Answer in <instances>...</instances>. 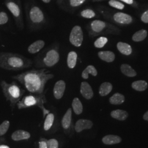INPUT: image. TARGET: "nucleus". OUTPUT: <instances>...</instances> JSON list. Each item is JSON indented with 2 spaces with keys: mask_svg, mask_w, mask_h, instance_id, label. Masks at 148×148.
Listing matches in <instances>:
<instances>
[{
  "mask_svg": "<svg viewBox=\"0 0 148 148\" xmlns=\"http://www.w3.org/2000/svg\"><path fill=\"white\" fill-rule=\"evenodd\" d=\"M43 2H44V3H49L50 2H51V0H42Z\"/></svg>",
  "mask_w": 148,
  "mask_h": 148,
  "instance_id": "nucleus-42",
  "label": "nucleus"
},
{
  "mask_svg": "<svg viewBox=\"0 0 148 148\" xmlns=\"http://www.w3.org/2000/svg\"><path fill=\"white\" fill-rule=\"evenodd\" d=\"M45 46V42L41 40H37L32 43L28 48L27 51L30 54H36L41 51Z\"/></svg>",
  "mask_w": 148,
  "mask_h": 148,
  "instance_id": "nucleus-14",
  "label": "nucleus"
},
{
  "mask_svg": "<svg viewBox=\"0 0 148 148\" xmlns=\"http://www.w3.org/2000/svg\"><path fill=\"white\" fill-rule=\"evenodd\" d=\"M110 115L112 118L116 119L117 120L125 121L128 116V114L126 111L117 109L111 111Z\"/></svg>",
  "mask_w": 148,
  "mask_h": 148,
  "instance_id": "nucleus-19",
  "label": "nucleus"
},
{
  "mask_svg": "<svg viewBox=\"0 0 148 148\" xmlns=\"http://www.w3.org/2000/svg\"><path fill=\"white\" fill-rule=\"evenodd\" d=\"M121 140L122 139L120 137L112 134L106 135L102 138L103 143L106 145L116 144L120 143Z\"/></svg>",
  "mask_w": 148,
  "mask_h": 148,
  "instance_id": "nucleus-17",
  "label": "nucleus"
},
{
  "mask_svg": "<svg viewBox=\"0 0 148 148\" xmlns=\"http://www.w3.org/2000/svg\"><path fill=\"white\" fill-rule=\"evenodd\" d=\"M86 0H69L68 3L70 7L72 8H76L82 5L85 3Z\"/></svg>",
  "mask_w": 148,
  "mask_h": 148,
  "instance_id": "nucleus-34",
  "label": "nucleus"
},
{
  "mask_svg": "<svg viewBox=\"0 0 148 148\" xmlns=\"http://www.w3.org/2000/svg\"><path fill=\"white\" fill-rule=\"evenodd\" d=\"M143 119L148 121V110L143 115Z\"/></svg>",
  "mask_w": 148,
  "mask_h": 148,
  "instance_id": "nucleus-40",
  "label": "nucleus"
},
{
  "mask_svg": "<svg viewBox=\"0 0 148 148\" xmlns=\"http://www.w3.org/2000/svg\"><path fill=\"white\" fill-rule=\"evenodd\" d=\"M72 106L74 112L76 115L81 114L83 111V106L78 98H75L72 102Z\"/></svg>",
  "mask_w": 148,
  "mask_h": 148,
  "instance_id": "nucleus-27",
  "label": "nucleus"
},
{
  "mask_svg": "<svg viewBox=\"0 0 148 148\" xmlns=\"http://www.w3.org/2000/svg\"><path fill=\"white\" fill-rule=\"evenodd\" d=\"M1 85L7 100L10 101L12 104H15L19 101L24 93V90H21L15 82L8 84L5 81H2Z\"/></svg>",
  "mask_w": 148,
  "mask_h": 148,
  "instance_id": "nucleus-5",
  "label": "nucleus"
},
{
  "mask_svg": "<svg viewBox=\"0 0 148 148\" xmlns=\"http://www.w3.org/2000/svg\"><path fill=\"white\" fill-rule=\"evenodd\" d=\"M109 26L104 21L100 20L93 21L90 23V26L88 28L89 35L90 37H94L104 34L105 32H109L110 27L106 29Z\"/></svg>",
  "mask_w": 148,
  "mask_h": 148,
  "instance_id": "nucleus-7",
  "label": "nucleus"
},
{
  "mask_svg": "<svg viewBox=\"0 0 148 148\" xmlns=\"http://www.w3.org/2000/svg\"><path fill=\"white\" fill-rule=\"evenodd\" d=\"M98 56L101 60L107 63L112 62L115 59V55L110 51H100L98 53Z\"/></svg>",
  "mask_w": 148,
  "mask_h": 148,
  "instance_id": "nucleus-16",
  "label": "nucleus"
},
{
  "mask_svg": "<svg viewBox=\"0 0 148 148\" xmlns=\"http://www.w3.org/2000/svg\"><path fill=\"white\" fill-rule=\"evenodd\" d=\"M60 60L59 46L54 43L39 53L35 58V66L39 69L51 68Z\"/></svg>",
  "mask_w": 148,
  "mask_h": 148,
  "instance_id": "nucleus-3",
  "label": "nucleus"
},
{
  "mask_svg": "<svg viewBox=\"0 0 148 148\" xmlns=\"http://www.w3.org/2000/svg\"><path fill=\"white\" fill-rule=\"evenodd\" d=\"M54 120V116L53 114H49L46 117L44 123V129L45 131L49 130L52 126Z\"/></svg>",
  "mask_w": 148,
  "mask_h": 148,
  "instance_id": "nucleus-29",
  "label": "nucleus"
},
{
  "mask_svg": "<svg viewBox=\"0 0 148 148\" xmlns=\"http://www.w3.org/2000/svg\"><path fill=\"white\" fill-rule=\"evenodd\" d=\"M114 20L121 24H130L132 22V18L129 14L122 12H117L113 16Z\"/></svg>",
  "mask_w": 148,
  "mask_h": 148,
  "instance_id": "nucleus-12",
  "label": "nucleus"
},
{
  "mask_svg": "<svg viewBox=\"0 0 148 148\" xmlns=\"http://www.w3.org/2000/svg\"><path fill=\"white\" fill-rule=\"evenodd\" d=\"M122 2H123L129 5H133V7H137V3L134 0H120Z\"/></svg>",
  "mask_w": 148,
  "mask_h": 148,
  "instance_id": "nucleus-38",
  "label": "nucleus"
},
{
  "mask_svg": "<svg viewBox=\"0 0 148 148\" xmlns=\"http://www.w3.org/2000/svg\"><path fill=\"white\" fill-rule=\"evenodd\" d=\"M148 32L145 30H140L136 32L133 34L132 36V40L134 42H140L142 41L147 36Z\"/></svg>",
  "mask_w": 148,
  "mask_h": 148,
  "instance_id": "nucleus-28",
  "label": "nucleus"
},
{
  "mask_svg": "<svg viewBox=\"0 0 148 148\" xmlns=\"http://www.w3.org/2000/svg\"><path fill=\"white\" fill-rule=\"evenodd\" d=\"M108 3L110 6L120 10H122L125 8L124 4L117 0H109Z\"/></svg>",
  "mask_w": 148,
  "mask_h": 148,
  "instance_id": "nucleus-32",
  "label": "nucleus"
},
{
  "mask_svg": "<svg viewBox=\"0 0 148 148\" xmlns=\"http://www.w3.org/2000/svg\"><path fill=\"white\" fill-rule=\"evenodd\" d=\"M8 21V16L7 13L4 12H0V25H4Z\"/></svg>",
  "mask_w": 148,
  "mask_h": 148,
  "instance_id": "nucleus-35",
  "label": "nucleus"
},
{
  "mask_svg": "<svg viewBox=\"0 0 148 148\" xmlns=\"http://www.w3.org/2000/svg\"><path fill=\"white\" fill-rule=\"evenodd\" d=\"M112 90V85L111 83L105 82L101 85L99 90V93L101 96L104 97L108 95Z\"/></svg>",
  "mask_w": 148,
  "mask_h": 148,
  "instance_id": "nucleus-23",
  "label": "nucleus"
},
{
  "mask_svg": "<svg viewBox=\"0 0 148 148\" xmlns=\"http://www.w3.org/2000/svg\"><path fill=\"white\" fill-rule=\"evenodd\" d=\"M39 148H47V143L45 141H42L39 143Z\"/></svg>",
  "mask_w": 148,
  "mask_h": 148,
  "instance_id": "nucleus-39",
  "label": "nucleus"
},
{
  "mask_svg": "<svg viewBox=\"0 0 148 148\" xmlns=\"http://www.w3.org/2000/svg\"><path fill=\"white\" fill-rule=\"evenodd\" d=\"M117 49L119 51V52L124 55L129 56L132 53V49L131 46L126 43L122 42H119L117 43Z\"/></svg>",
  "mask_w": 148,
  "mask_h": 148,
  "instance_id": "nucleus-20",
  "label": "nucleus"
},
{
  "mask_svg": "<svg viewBox=\"0 0 148 148\" xmlns=\"http://www.w3.org/2000/svg\"><path fill=\"white\" fill-rule=\"evenodd\" d=\"M30 137V133L24 130H17L12 133V139L14 141L28 139Z\"/></svg>",
  "mask_w": 148,
  "mask_h": 148,
  "instance_id": "nucleus-15",
  "label": "nucleus"
},
{
  "mask_svg": "<svg viewBox=\"0 0 148 148\" xmlns=\"http://www.w3.org/2000/svg\"><path fill=\"white\" fill-rule=\"evenodd\" d=\"M10 125V123L8 121H5L0 125V136L5 134L7 132Z\"/></svg>",
  "mask_w": 148,
  "mask_h": 148,
  "instance_id": "nucleus-33",
  "label": "nucleus"
},
{
  "mask_svg": "<svg viewBox=\"0 0 148 148\" xmlns=\"http://www.w3.org/2000/svg\"><path fill=\"white\" fill-rule=\"evenodd\" d=\"M122 73L128 77H134L137 75L136 71L132 68L127 64H123L121 66Z\"/></svg>",
  "mask_w": 148,
  "mask_h": 148,
  "instance_id": "nucleus-21",
  "label": "nucleus"
},
{
  "mask_svg": "<svg viewBox=\"0 0 148 148\" xmlns=\"http://www.w3.org/2000/svg\"><path fill=\"white\" fill-rule=\"evenodd\" d=\"M84 40V34L81 27L76 25L73 27L69 36V42L75 47L81 46Z\"/></svg>",
  "mask_w": 148,
  "mask_h": 148,
  "instance_id": "nucleus-8",
  "label": "nucleus"
},
{
  "mask_svg": "<svg viewBox=\"0 0 148 148\" xmlns=\"http://www.w3.org/2000/svg\"><path fill=\"white\" fill-rule=\"evenodd\" d=\"M80 15L83 18L87 19H91L95 16V13L90 9H86L82 11L80 13Z\"/></svg>",
  "mask_w": 148,
  "mask_h": 148,
  "instance_id": "nucleus-31",
  "label": "nucleus"
},
{
  "mask_svg": "<svg viewBox=\"0 0 148 148\" xmlns=\"http://www.w3.org/2000/svg\"><path fill=\"white\" fill-rule=\"evenodd\" d=\"M90 74L93 76H96L98 75V71L93 65H90L87 66L82 71L81 76L84 79H88L89 77L88 75Z\"/></svg>",
  "mask_w": 148,
  "mask_h": 148,
  "instance_id": "nucleus-24",
  "label": "nucleus"
},
{
  "mask_svg": "<svg viewBox=\"0 0 148 148\" xmlns=\"http://www.w3.org/2000/svg\"><path fill=\"white\" fill-rule=\"evenodd\" d=\"M42 103L43 97L42 95L34 96L29 95L24 97L21 101L18 104V106L19 109H21L35 106L36 104H42Z\"/></svg>",
  "mask_w": 148,
  "mask_h": 148,
  "instance_id": "nucleus-9",
  "label": "nucleus"
},
{
  "mask_svg": "<svg viewBox=\"0 0 148 148\" xmlns=\"http://www.w3.org/2000/svg\"><path fill=\"white\" fill-rule=\"evenodd\" d=\"M32 65L31 59L18 53H0V68L7 70L19 71L30 68Z\"/></svg>",
  "mask_w": 148,
  "mask_h": 148,
  "instance_id": "nucleus-2",
  "label": "nucleus"
},
{
  "mask_svg": "<svg viewBox=\"0 0 148 148\" xmlns=\"http://www.w3.org/2000/svg\"><path fill=\"white\" fill-rule=\"evenodd\" d=\"M80 93L85 99L89 100L93 98L94 93L90 84L87 82H82L80 87Z\"/></svg>",
  "mask_w": 148,
  "mask_h": 148,
  "instance_id": "nucleus-11",
  "label": "nucleus"
},
{
  "mask_svg": "<svg viewBox=\"0 0 148 148\" xmlns=\"http://www.w3.org/2000/svg\"><path fill=\"white\" fill-rule=\"evenodd\" d=\"M47 148H58V142L55 139H51L47 142Z\"/></svg>",
  "mask_w": 148,
  "mask_h": 148,
  "instance_id": "nucleus-36",
  "label": "nucleus"
},
{
  "mask_svg": "<svg viewBox=\"0 0 148 148\" xmlns=\"http://www.w3.org/2000/svg\"><path fill=\"white\" fill-rule=\"evenodd\" d=\"M108 39L106 37H100L97 38L94 43L95 47L98 48H103L108 42Z\"/></svg>",
  "mask_w": 148,
  "mask_h": 148,
  "instance_id": "nucleus-30",
  "label": "nucleus"
},
{
  "mask_svg": "<svg viewBox=\"0 0 148 148\" xmlns=\"http://www.w3.org/2000/svg\"><path fill=\"white\" fill-rule=\"evenodd\" d=\"M28 27L32 31H37L46 25V20L42 10L37 6H32L27 14Z\"/></svg>",
  "mask_w": 148,
  "mask_h": 148,
  "instance_id": "nucleus-4",
  "label": "nucleus"
},
{
  "mask_svg": "<svg viewBox=\"0 0 148 148\" xmlns=\"http://www.w3.org/2000/svg\"><path fill=\"white\" fill-rule=\"evenodd\" d=\"M141 20L144 23H148V10L143 13L141 16Z\"/></svg>",
  "mask_w": 148,
  "mask_h": 148,
  "instance_id": "nucleus-37",
  "label": "nucleus"
},
{
  "mask_svg": "<svg viewBox=\"0 0 148 148\" xmlns=\"http://www.w3.org/2000/svg\"><path fill=\"white\" fill-rule=\"evenodd\" d=\"M125 100V96L119 93H115L109 98V102L113 105H120L122 104Z\"/></svg>",
  "mask_w": 148,
  "mask_h": 148,
  "instance_id": "nucleus-25",
  "label": "nucleus"
},
{
  "mask_svg": "<svg viewBox=\"0 0 148 148\" xmlns=\"http://www.w3.org/2000/svg\"><path fill=\"white\" fill-rule=\"evenodd\" d=\"M66 84L63 80H59L54 85L53 88V95L56 99H61L64 94Z\"/></svg>",
  "mask_w": 148,
  "mask_h": 148,
  "instance_id": "nucleus-10",
  "label": "nucleus"
},
{
  "mask_svg": "<svg viewBox=\"0 0 148 148\" xmlns=\"http://www.w3.org/2000/svg\"><path fill=\"white\" fill-rule=\"evenodd\" d=\"M54 75L46 68L33 69L12 77L20 82L31 93L41 95L45 86L49 79L53 78Z\"/></svg>",
  "mask_w": 148,
  "mask_h": 148,
  "instance_id": "nucleus-1",
  "label": "nucleus"
},
{
  "mask_svg": "<svg viewBox=\"0 0 148 148\" xmlns=\"http://www.w3.org/2000/svg\"><path fill=\"white\" fill-rule=\"evenodd\" d=\"M7 7L11 12L14 18L16 26L19 30H23L24 27V24L22 18L21 11L20 7L15 2L8 1L5 3Z\"/></svg>",
  "mask_w": 148,
  "mask_h": 148,
  "instance_id": "nucleus-6",
  "label": "nucleus"
},
{
  "mask_svg": "<svg viewBox=\"0 0 148 148\" xmlns=\"http://www.w3.org/2000/svg\"><path fill=\"white\" fill-rule=\"evenodd\" d=\"M72 119V109L71 108L68 109L62 119V124L64 129H68L69 128Z\"/></svg>",
  "mask_w": 148,
  "mask_h": 148,
  "instance_id": "nucleus-22",
  "label": "nucleus"
},
{
  "mask_svg": "<svg viewBox=\"0 0 148 148\" xmlns=\"http://www.w3.org/2000/svg\"><path fill=\"white\" fill-rule=\"evenodd\" d=\"M148 83L144 80H139L133 82L132 84V87L136 90L142 92L147 90L148 88Z\"/></svg>",
  "mask_w": 148,
  "mask_h": 148,
  "instance_id": "nucleus-26",
  "label": "nucleus"
},
{
  "mask_svg": "<svg viewBox=\"0 0 148 148\" xmlns=\"http://www.w3.org/2000/svg\"><path fill=\"white\" fill-rule=\"evenodd\" d=\"M0 148H10V147H8L7 145H0Z\"/></svg>",
  "mask_w": 148,
  "mask_h": 148,
  "instance_id": "nucleus-41",
  "label": "nucleus"
},
{
  "mask_svg": "<svg viewBox=\"0 0 148 148\" xmlns=\"http://www.w3.org/2000/svg\"><path fill=\"white\" fill-rule=\"evenodd\" d=\"M77 60V54L75 51H70L67 56L66 63L69 69H73L76 66Z\"/></svg>",
  "mask_w": 148,
  "mask_h": 148,
  "instance_id": "nucleus-18",
  "label": "nucleus"
},
{
  "mask_svg": "<svg viewBox=\"0 0 148 148\" xmlns=\"http://www.w3.org/2000/svg\"><path fill=\"white\" fill-rule=\"evenodd\" d=\"M93 126V122L86 119H79L75 124V131L77 132H81L84 130L90 129Z\"/></svg>",
  "mask_w": 148,
  "mask_h": 148,
  "instance_id": "nucleus-13",
  "label": "nucleus"
}]
</instances>
